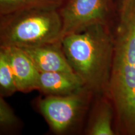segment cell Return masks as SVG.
I'll return each instance as SVG.
<instances>
[{
  "label": "cell",
  "mask_w": 135,
  "mask_h": 135,
  "mask_svg": "<svg viewBox=\"0 0 135 135\" xmlns=\"http://www.w3.org/2000/svg\"><path fill=\"white\" fill-rule=\"evenodd\" d=\"M59 11L28 9L0 15V46L31 48L61 40Z\"/></svg>",
  "instance_id": "obj_3"
},
{
  "label": "cell",
  "mask_w": 135,
  "mask_h": 135,
  "mask_svg": "<svg viewBox=\"0 0 135 135\" xmlns=\"http://www.w3.org/2000/svg\"><path fill=\"white\" fill-rule=\"evenodd\" d=\"M0 50L9 60L18 91L26 93L36 90L40 72L27 54L15 46H0Z\"/></svg>",
  "instance_id": "obj_7"
},
{
  "label": "cell",
  "mask_w": 135,
  "mask_h": 135,
  "mask_svg": "<svg viewBox=\"0 0 135 135\" xmlns=\"http://www.w3.org/2000/svg\"><path fill=\"white\" fill-rule=\"evenodd\" d=\"M93 95L84 88L67 95L46 96L38 99L37 107L54 133L65 134L83 119Z\"/></svg>",
  "instance_id": "obj_4"
},
{
  "label": "cell",
  "mask_w": 135,
  "mask_h": 135,
  "mask_svg": "<svg viewBox=\"0 0 135 135\" xmlns=\"http://www.w3.org/2000/svg\"><path fill=\"white\" fill-rule=\"evenodd\" d=\"M86 88L75 73L65 72L40 73L36 90L46 96L70 94Z\"/></svg>",
  "instance_id": "obj_8"
},
{
  "label": "cell",
  "mask_w": 135,
  "mask_h": 135,
  "mask_svg": "<svg viewBox=\"0 0 135 135\" xmlns=\"http://www.w3.org/2000/svg\"><path fill=\"white\" fill-rule=\"evenodd\" d=\"M68 0H0V15L28 9L59 11Z\"/></svg>",
  "instance_id": "obj_10"
},
{
  "label": "cell",
  "mask_w": 135,
  "mask_h": 135,
  "mask_svg": "<svg viewBox=\"0 0 135 135\" xmlns=\"http://www.w3.org/2000/svg\"><path fill=\"white\" fill-rule=\"evenodd\" d=\"M18 123V118L13 109L5 101L4 98L0 97V125L1 129L13 128L17 125Z\"/></svg>",
  "instance_id": "obj_12"
},
{
  "label": "cell",
  "mask_w": 135,
  "mask_h": 135,
  "mask_svg": "<svg viewBox=\"0 0 135 135\" xmlns=\"http://www.w3.org/2000/svg\"><path fill=\"white\" fill-rule=\"evenodd\" d=\"M59 13L63 24L61 39L93 25L114 28L118 20L116 0H68Z\"/></svg>",
  "instance_id": "obj_5"
},
{
  "label": "cell",
  "mask_w": 135,
  "mask_h": 135,
  "mask_svg": "<svg viewBox=\"0 0 135 135\" xmlns=\"http://www.w3.org/2000/svg\"><path fill=\"white\" fill-rule=\"evenodd\" d=\"M112 27L89 26L61 39L70 66L95 96L109 97V86L114 50Z\"/></svg>",
  "instance_id": "obj_2"
},
{
  "label": "cell",
  "mask_w": 135,
  "mask_h": 135,
  "mask_svg": "<svg viewBox=\"0 0 135 135\" xmlns=\"http://www.w3.org/2000/svg\"><path fill=\"white\" fill-rule=\"evenodd\" d=\"M134 0H116L118 18L122 16L128 9Z\"/></svg>",
  "instance_id": "obj_13"
},
{
  "label": "cell",
  "mask_w": 135,
  "mask_h": 135,
  "mask_svg": "<svg viewBox=\"0 0 135 135\" xmlns=\"http://www.w3.org/2000/svg\"><path fill=\"white\" fill-rule=\"evenodd\" d=\"M21 49L30 57L40 73H75L64 53L61 40L39 46Z\"/></svg>",
  "instance_id": "obj_6"
},
{
  "label": "cell",
  "mask_w": 135,
  "mask_h": 135,
  "mask_svg": "<svg viewBox=\"0 0 135 135\" xmlns=\"http://www.w3.org/2000/svg\"><path fill=\"white\" fill-rule=\"evenodd\" d=\"M86 130L88 135H115V112L110 98L106 96H96Z\"/></svg>",
  "instance_id": "obj_9"
},
{
  "label": "cell",
  "mask_w": 135,
  "mask_h": 135,
  "mask_svg": "<svg viewBox=\"0 0 135 135\" xmlns=\"http://www.w3.org/2000/svg\"><path fill=\"white\" fill-rule=\"evenodd\" d=\"M114 50L109 98L116 134L135 135V0L113 28Z\"/></svg>",
  "instance_id": "obj_1"
},
{
  "label": "cell",
  "mask_w": 135,
  "mask_h": 135,
  "mask_svg": "<svg viewBox=\"0 0 135 135\" xmlns=\"http://www.w3.org/2000/svg\"><path fill=\"white\" fill-rule=\"evenodd\" d=\"M18 91L16 80L9 60L3 51L0 50V94L5 98Z\"/></svg>",
  "instance_id": "obj_11"
}]
</instances>
